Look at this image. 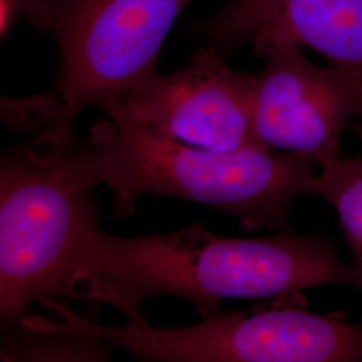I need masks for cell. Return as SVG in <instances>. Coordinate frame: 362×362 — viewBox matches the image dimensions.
Returning a JSON list of instances; mask_svg holds the SVG:
<instances>
[{
    "instance_id": "obj_1",
    "label": "cell",
    "mask_w": 362,
    "mask_h": 362,
    "mask_svg": "<svg viewBox=\"0 0 362 362\" xmlns=\"http://www.w3.org/2000/svg\"><path fill=\"white\" fill-rule=\"evenodd\" d=\"M324 285L362 291L354 266L321 235L282 233L224 238L202 224L172 233L116 236L100 226L82 235L70 272V298L106 303L129 321H144L148 299L189 300L203 318L221 298H267Z\"/></svg>"
},
{
    "instance_id": "obj_2",
    "label": "cell",
    "mask_w": 362,
    "mask_h": 362,
    "mask_svg": "<svg viewBox=\"0 0 362 362\" xmlns=\"http://www.w3.org/2000/svg\"><path fill=\"white\" fill-rule=\"evenodd\" d=\"M314 165L274 149L209 151L109 115L59 157L69 185L109 187L121 214L143 194L173 196L231 214L247 231L284 227L293 200L311 194Z\"/></svg>"
},
{
    "instance_id": "obj_3",
    "label": "cell",
    "mask_w": 362,
    "mask_h": 362,
    "mask_svg": "<svg viewBox=\"0 0 362 362\" xmlns=\"http://www.w3.org/2000/svg\"><path fill=\"white\" fill-rule=\"evenodd\" d=\"M192 0H18V10L58 50L59 113L38 141L65 152L88 106L105 110L157 74L160 50Z\"/></svg>"
},
{
    "instance_id": "obj_4",
    "label": "cell",
    "mask_w": 362,
    "mask_h": 362,
    "mask_svg": "<svg viewBox=\"0 0 362 362\" xmlns=\"http://www.w3.org/2000/svg\"><path fill=\"white\" fill-rule=\"evenodd\" d=\"M57 152L15 145L0 164V317L3 330L27 308L70 297V272L85 231L98 226L91 189L66 182Z\"/></svg>"
},
{
    "instance_id": "obj_5",
    "label": "cell",
    "mask_w": 362,
    "mask_h": 362,
    "mask_svg": "<svg viewBox=\"0 0 362 362\" xmlns=\"http://www.w3.org/2000/svg\"><path fill=\"white\" fill-rule=\"evenodd\" d=\"M64 326L128 350L141 361L362 362V322L299 308L216 313L200 324L106 326L67 310Z\"/></svg>"
},
{
    "instance_id": "obj_6",
    "label": "cell",
    "mask_w": 362,
    "mask_h": 362,
    "mask_svg": "<svg viewBox=\"0 0 362 362\" xmlns=\"http://www.w3.org/2000/svg\"><path fill=\"white\" fill-rule=\"evenodd\" d=\"M255 76L252 134L263 149L305 156L320 168L341 158V141L362 117V73L345 66L314 65L291 43H272Z\"/></svg>"
},
{
    "instance_id": "obj_7",
    "label": "cell",
    "mask_w": 362,
    "mask_h": 362,
    "mask_svg": "<svg viewBox=\"0 0 362 362\" xmlns=\"http://www.w3.org/2000/svg\"><path fill=\"white\" fill-rule=\"evenodd\" d=\"M255 76L233 70L207 45L177 71L155 77L105 107L170 139L216 152L260 148L252 134Z\"/></svg>"
},
{
    "instance_id": "obj_8",
    "label": "cell",
    "mask_w": 362,
    "mask_h": 362,
    "mask_svg": "<svg viewBox=\"0 0 362 362\" xmlns=\"http://www.w3.org/2000/svg\"><path fill=\"white\" fill-rule=\"evenodd\" d=\"M192 33L224 55L291 43L362 73V0H226Z\"/></svg>"
},
{
    "instance_id": "obj_9",
    "label": "cell",
    "mask_w": 362,
    "mask_h": 362,
    "mask_svg": "<svg viewBox=\"0 0 362 362\" xmlns=\"http://www.w3.org/2000/svg\"><path fill=\"white\" fill-rule=\"evenodd\" d=\"M19 325L22 332L7 336L1 346V361L11 360H107L104 341L82 333L66 332L45 324L42 318H25Z\"/></svg>"
},
{
    "instance_id": "obj_10",
    "label": "cell",
    "mask_w": 362,
    "mask_h": 362,
    "mask_svg": "<svg viewBox=\"0 0 362 362\" xmlns=\"http://www.w3.org/2000/svg\"><path fill=\"white\" fill-rule=\"evenodd\" d=\"M311 194L322 197L336 209L342 231L362 281V157L338 158L321 168Z\"/></svg>"
},
{
    "instance_id": "obj_11",
    "label": "cell",
    "mask_w": 362,
    "mask_h": 362,
    "mask_svg": "<svg viewBox=\"0 0 362 362\" xmlns=\"http://www.w3.org/2000/svg\"><path fill=\"white\" fill-rule=\"evenodd\" d=\"M353 130H354V133L362 140V117H360V118L357 119V122H356L354 127H353Z\"/></svg>"
}]
</instances>
